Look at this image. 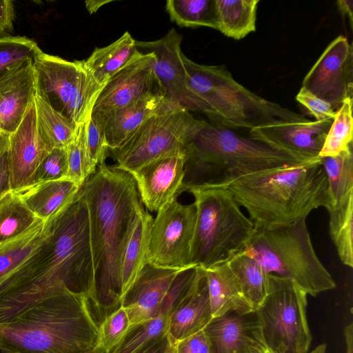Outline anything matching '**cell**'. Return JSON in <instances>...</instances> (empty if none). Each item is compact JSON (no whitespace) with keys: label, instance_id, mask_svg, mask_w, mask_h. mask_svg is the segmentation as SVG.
<instances>
[{"label":"cell","instance_id":"6da1fadb","mask_svg":"<svg viewBox=\"0 0 353 353\" xmlns=\"http://www.w3.org/2000/svg\"><path fill=\"white\" fill-rule=\"evenodd\" d=\"M79 191L88 208L92 254L94 286L89 301L99 325L121 305L122 248L143 204L132 175L105 161L86 179Z\"/></svg>","mask_w":353,"mask_h":353},{"label":"cell","instance_id":"7a4b0ae2","mask_svg":"<svg viewBox=\"0 0 353 353\" xmlns=\"http://www.w3.org/2000/svg\"><path fill=\"white\" fill-rule=\"evenodd\" d=\"M93 286L88 212L79 190L58 212L49 239L13 282L10 309L19 314L65 288L83 293L90 300Z\"/></svg>","mask_w":353,"mask_h":353},{"label":"cell","instance_id":"3957f363","mask_svg":"<svg viewBox=\"0 0 353 353\" xmlns=\"http://www.w3.org/2000/svg\"><path fill=\"white\" fill-rule=\"evenodd\" d=\"M219 188L247 210L257 230L289 225L306 219L314 209L330 205L321 157L245 175Z\"/></svg>","mask_w":353,"mask_h":353},{"label":"cell","instance_id":"277c9868","mask_svg":"<svg viewBox=\"0 0 353 353\" xmlns=\"http://www.w3.org/2000/svg\"><path fill=\"white\" fill-rule=\"evenodd\" d=\"M99 339L88 299L68 288L0 323V343L19 353H85L98 347Z\"/></svg>","mask_w":353,"mask_h":353},{"label":"cell","instance_id":"5b68a950","mask_svg":"<svg viewBox=\"0 0 353 353\" xmlns=\"http://www.w3.org/2000/svg\"><path fill=\"white\" fill-rule=\"evenodd\" d=\"M185 152L183 184L211 187L258 172L309 161L255 140L248 132L208 121Z\"/></svg>","mask_w":353,"mask_h":353},{"label":"cell","instance_id":"8992f818","mask_svg":"<svg viewBox=\"0 0 353 353\" xmlns=\"http://www.w3.org/2000/svg\"><path fill=\"white\" fill-rule=\"evenodd\" d=\"M182 59L188 88L204 105L210 123L248 132L276 122L305 119L251 92L238 83L223 65L199 64L183 53Z\"/></svg>","mask_w":353,"mask_h":353},{"label":"cell","instance_id":"52a82bcc","mask_svg":"<svg viewBox=\"0 0 353 353\" xmlns=\"http://www.w3.org/2000/svg\"><path fill=\"white\" fill-rule=\"evenodd\" d=\"M194 198L196 223L191 263L202 269L228 262L243 252L256 228L225 189L183 185Z\"/></svg>","mask_w":353,"mask_h":353},{"label":"cell","instance_id":"ba28073f","mask_svg":"<svg viewBox=\"0 0 353 353\" xmlns=\"http://www.w3.org/2000/svg\"><path fill=\"white\" fill-rule=\"evenodd\" d=\"M241 254L257 261L266 274L292 280L307 295L316 296L336 288L313 248L306 219L270 229H256Z\"/></svg>","mask_w":353,"mask_h":353},{"label":"cell","instance_id":"9c48e42d","mask_svg":"<svg viewBox=\"0 0 353 353\" xmlns=\"http://www.w3.org/2000/svg\"><path fill=\"white\" fill-rule=\"evenodd\" d=\"M206 123L167 99L119 148L108 150L113 166L129 174L165 156L184 152Z\"/></svg>","mask_w":353,"mask_h":353},{"label":"cell","instance_id":"30bf717a","mask_svg":"<svg viewBox=\"0 0 353 353\" xmlns=\"http://www.w3.org/2000/svg\"><path fill=\"white\" fill-rule=\"evenodd\" d=\"M307 293L291 279L267 275V293L255 310L267 347L275 353H309L312 336Z\"/></svg>","mask_w":353,"mask_h":353},{"label":"cell","instance_id":"8fae6325","mask_svg":"<svg viewBox=\"0 0 353 353\" xmlns=\"http://www.w3.org/2000/svg\"><path fill=\"white\" fill-rule=\"evenodd\" d=\"M32 70L36 95L77 125L90 117L103 88L82 61H70L43 52L33 59Z\"/></svg>","mask_w":353,"mask_h":353},{"label":"cell","instance_id":"7c38bea8","mask_svg":"<svg viewBox=\"0 0 353 353\" xmlns=\"http://www.w3.org/2000/svg\"><path fill=\"white\" fill-rule=\"evenodd\" d=\"M196 214L194 203L182 204L177 199L157 212L150 229L148 263L169 268L196 266L191 263Z\"/></svg>","mask_w":353,"mask_h":353},{"label":"cell","instance_id":"4fadbf2b","mask_svg":"<svg viewBox=\"0 0 353 353\" xmlns=\"http://www.w3.org/2000/svg\"><path fill=\"white\" fill-rule=\"evenodd\" d=\"M302 87L331 105L335 112L353 95V49L347 39H334L304 77Z\"/></svg>","mask_w":353,"mask_h":353},{"label":"cell","instance_id":"5bb4252c","mask_svg":"<svg viewBox=\"0 0 353 353\" xmlns=\"http://www.w3.org/2000/svg\"><path fill=\"white\" fill-rule=\"evenodd\" d=\"M155 56L139 52L102 88L92 113L105 114L153 94H165L155 72Z\"/></svg>","mask_w":353,"mask_h":353},{"label":"cell","instance_id":"9a60e30c","mask_svg":"<svg viewBox=\"0 0 353 353\" xmlns=\"http://www.w3.org/2000/svg\"><path fill=\"white\" fill-rule=\"evenodd\" d=\"M182 36L171 28L163 37L155 41L136 40L141 52H152L155 56V72L168 100L179 104L188 110L205 113L200 100L189 90L187 73L181 49Z\"/></svg>","mask_w":353,"mask_h":353},{"label":"cell","instance_id":"2e32d148","mask_svg":"<svg viewBox=\"0 0 353 353\" xmlns=\"http://www.w3.org/2000/svg\"><path fill=\"white\" fill-rule=\"evenodd\" d=\"M332 121H279L252 128L248 134L274 149L311 161L320 158Z\"/></svg>","mask_w":353,"mask_h":353},{"label":"cell","instance_id":"e0dca14e","mask_svg":"<svg viewBox=\"0 0 353 353\" xmlns=\"http://www.w3.org/2000/svg\"><path fill=\"white\" fill-rule=\"evenodd\" d=\"M185 152L165 156L130 173L142 204L158 212L181 194L185 179Z\"/></svg>","mask_w":353,"mask_h":353},{"label":"cell","instance_id":"ac0fdd59","mask_svg":"<svg viewBox=\"0 0 353 353\" xmlns=\"http://www.w3.org/2000/svg\"><path fill=\"white\" fill-rule=\"evenodd\" d=\"M204 331L212 353H265L268 349L256 311L230 312L212 318Z\"/></svg>","mask_w":353,"mask_h":353},{"label":"cell","instance_id":"d6986e66","mask_svg":"<svg viewBox=\"0 0 353 353\" xmlns=\"http://www.w3.org/2000/svg\"><path fill=\"white\" fill-rule=\"evenodd\" d=\"M185 269L159 267L149 263L144 265L121 303L129 319V330L158 315L173 281Z\"/></svg>","mask_w":353,"mask_h":353},{"label":"cell","instance_id":"ffe728a7","mask_svg":"<svg viewBox=\"0 0 353 353\" xmlns=\"http://www.w3.org/2000/svg\"><path fill=\"white\" fill-rule=\"evenodd\" d=\"M50 151L37 130L33 102L19 127L8 136L11 190L32 184L37 168Z\"/></svg>","mask_w":353,"mask_h":353},{"label":"cell","instance_id":"44dd1931","mask_svg":"<svg viewBox=\"0 0 353 353\" xmlns=\"http://www.w3.org/2000/svg\"><path fill=\"white\" fill-rule=\"evenodd\" d=\"M57 213L46 221L38 219L19 236L0 243V293L48 241Z\"/></svg>","mask_w":353,"mask_h":353},{"label":"cell","instance_id":"7402d4cb","mask_svg":"<svg viewBox=\"0 0 353 353\" xmlns=\"http://www.w3.org/2000/svg\"><path fill=\"white\" fill-rule=\"evenodd\" d=\"M212 319L203 269L169 315L168 334L172 343L201 330Z\"/></svg>","mask_w":353,"mask_h":353},{"label":"cell","instance_id":"603a6c76","mask_svg":"<svg viewBox=\"0 0 353 353\" xmlns=\"http://www.w3.org/2000/svg\"><path fill=\"white\" fill-rule=\"evenodd\" d=\"M32 61H26L0 81V133L12 134L34 102Z\"/></svg>","mask_w":353,"mask_h":353},{"label":"cell","instance_id":"cb8c5ba5","mask_svg":"<svg viewBox=\"0 0 353 353\" xmlns=\"http://www.w3.org/2000/svg\"><path fill=\"white\" fill-rule=\"evenodd\" d=\"M166 100L163 94H153L111 112L92 113L97 115L103 123L108 150L121 146Z\"/></svg>","mask_w":353,"mask_h":353},{"label":"cell","instance_id":"d4e9b609","mask_svg":"<svg viewBox=\"0 0 353 353\" xmlns=\"http://www.w3.org/2000/svg\"><path fill=\"white\" fill-rule=\"evenodd\" d=\"M152 216L141 207L125 236L119 265L121 303L141 270L148 263V239Z\"/></svg>","mask_w":353,"mask_h":353},{"label":"cell","instance_id":"484cf974","mask_svg":"<svg viewBox=\"0 0 353 353\" xmlns=\"http://www.w3.org/2000/svg\"><path fill=\"white\" fill-rule=\"evenodd\" d=\"M203 270L212 318L230 312L243 314L255 311L228 262Z\"/></svg>","mask_w":353,"mask_h":353},{"label":"cell","instance_id":"4316f807","mask_svg":"<svg viewBox=\"0 0 353 353\" xmlns=\"http://www.w3.org/2000/svg\"><path fill=\"white\" fill-rule=\"evenodd\" d=\"M81 186L63 178L32 183L14 192L37 218L46 221L72 201Z\"/></svg>","mask_w":353,"mask_h":353},{"label":"cell","instance_id":"83f0119b","mask_svg":"<svg viewBox=\"0 0 353 353\" xmlns=\"http://www.w3.org/2000/svg\"><path fill=\"white\" fill-rule=\"evenodd\" d=\"M139 52L136 40L126 31L110 44L95 48L82 62L95 83L103 88Z\"/></svg>","mask_w":353,"mask_h":353},{"label":"cell","instance_id":"f1b7e54d","mask_svg":"<svg viewBox=\"0 0 353 353\" xmlns=\"http://www.w3.org/2000/svg\"><path fill=\"white\" fill-rule=\"evenodd\" d=\"M259 0H215L218 30L239 40L256 30Z\"/></svg>","mask_w":353,"mask_h":353},{"label":"cell","instance_id":"f546056e","mask_svg":"<svg viewBox=\"0 0 353 353\" xmlns=\"http://www.w3.org/2000/svg\"><path fill=\"white\" fill-rule=\"evenodd\" d=\"M34 103L37 130L50 150L67 147L74 139L77 125L36 94Z\"/></svg>","mask_w":353,"mask_h":353},{"label":"cell","instance_id":"4dcf8cb0","mask_svg":"<svg viewBox=\"0 0 353 353\" xmlns=\"http://www.w3.org/2000/svg\"><path fill=\"white\" fill-rule=\"evenodd\" d=\"M321 162L328 183L327 210L341 205L353 195L352 146L336 156L321 157Z\"/></svg>","mask_w":353,"mask_h":353},{"label":"cell","instance_id":"1f68e13d","mask_svg":"<svg viewBox=\"0 0 353 353\" xmlns=\"http://www.w3.org/2000/svg\"><path fill=\"white\" fill-rule=\"evenodd\" d=\"M165 10L179 26L218 30L215 0H168Z\"/></svg>","mask_w":353,"mask_h":353},{"label":"cell","instance_id":"d6a6232c","mask_svg":"<svg viewBox=\"0 0 353 353\" xmlns=\"http://www.w3.org/2000/svg\"><path fill=\"white\" fill-rule=\"evenodd\" d=\"M330 234L341 261L353 267V195L339 206L327 210Z\"/></svg>","mask_w":353,"mask_h":353},{"label":"cell","instance_id":"836d02e7","mask_svg":"<svg viewBox=\"0 0 353 353\" xmlns=\"http://www.w3.org/2000/svg\"><path fill=\"white\" fill-rule=\"evenodd\" d=\"M243 292L254 310L261 304L267 293V275L254 259L240 254L228 261Z\"/></svg>","mask_w":353,"mask_h":353},{"label":"cell","instance_id":"e575fe53","mask_svg":"<svg viewBox=\"0 0 353 353\" xmlns=\"http://www.w3.org/2000/svg\"><path fill=\"white\" fill-rule=\"evenodd\" d=\"M38 219L14 191L0 198V243L14 238Z\"/></svg>","mask_w":353,"mask_h":353},{"label":"cell","instance_id":"d590c367","mask_svg":"<svg viewBox=\"0 0 353 353\" xmlns=\"http://www.w3.org/2000/svg\"><path fill=\"white\" fill-rule=\"evenodd\" d=\"M169 315L159 314L128 330L111 353H137L150 346L168 331Z\"/></svg>","mask_w":353,"mask_h":353},{"label":"cell","instance_id":"8d00e7d4","mask_svg":"<svg viewBox=\"0 0 353 353\" xmlns=\"http://www.w3.org/2000/svg\"><path fill=\"white\" fill-rule=\"evenodd\" d=\"M352 99L347 98L336 112L319 157H334L352 147Z\"/></svg>","mask_w":353,"mask_h":353},{"label":"cell","instance_id":"74e56055","mask_svg":"<svg viewBox=\"0 0 353 353\" xmlns=\"http://www.w3.org/2000/svg\"><path fill=\"white\" fill-rule=\"evenodd\" d=\"M42 52L34 40L25 36L0 37V81Z\"/></svg>","mask_w":353,"mask_h":353},{"label":"cell","instance_id":"f35d334b","mask_svg":"<svg viewBox=\"0 0 353 353\" xmlns=\"http://www.w3.org/2000/svg\"><path fill=\"white\" fill-rule=\"evenodd\" d=\"M87 121L77 125L74 139L66 147L68 161L67 178L80 185L92 174L85 145Z\"/></svg>","mask_w":353,"mask_h":353},{"label":"cell","instance_id":"ab89813d","mask_svg":"<svg viewBox=\"0 0 353 353\" xmlns=\"http://www.w3.org/2000/svg\"><path fill=\"white\" fill-rule=\"evenodd\" d=\"M128 314L122 305L106 316L99 323L98 347L103 353H111L129 330Z\"/></svg>","mask_w":353,"mask_h":353},{"label":"cell","instance_id":"60d3db41","mask_svg":"<svg viewBox=\"0 0 353 353\" xmlns=\"http://www.w3.org/2000/svg\"><path fill=\"white\" fill-rule=\"evenodd\" d=\"M85 145L91 171L95 172L98 165L105 161L108 156L104 130L100 118L92 114L87 121Z\"/></svg>","mask_w":353,"mask_h":353},{"label":"cell","instance_id":"b9f144b4","mask_svg":"<svg viewBox=\"0 0 353 353\" xmlns=\"http://www.w3.org/2000/svg\"><path fill=\"white\" fill-rule=\"evenodd\" d=\"M68 153L65 148H54L37 168L32 183L67 178Z\"/></svg>","mask_w":353,"mask_h":353},{"label":"cell","instance_id":"7bdbcfd3","mask_svg":"<svg viewBox=\"0 0 353 353\" xmlns=\"http://www.w3.org/2000/svg\"><path fill=\"white\" fill-rule=\"evenodd\" d=\"M296 101L304 106L316 121L334 119L336 112L331 105L301 87L296 96Z\"/></svg>","mask_w":353,"mask_h":353},{"label":"cell","instance_id":"ee69618b","mask_svg":"<svg viewBox=\"0 0 353 353\" xmlns=\"http://www.w3.org/2000/svg\"><path fill=\"white\" fill-rule=\"evenodd\" d=\"M173 353H212L204 329L174 343Z\"/></svg>","mask_w":353,"mask_h":353},{"label":"cell","instance_id":"f6af8a7d","mask_svg":"<svg viewBox=\"0 0 353 353\" xmlns=\"http://www.w3.org/2000/svg\"><path fill=\"white\" fill-rule=\"evenodd\" d=\"M11 191L8 135L0 133V198Z\"/></svg>","mask_w":353,"mask_h":353},{"label":"cell","instance_id":"bcb514c9","mask_svg":"<svg viewBox=\"0 0 353 353\" xmlns=\"http://www.w3.org/2000/svg\"><path fill=\"white\" fill-rule=\"evenodd\" d=\"M14 19V8L13 1L11 0H0V37L12 30Z\"/></svg>","mask_w":353,"mask_h":353},{"label":"cell","instance_id":"7dc6e473","mask_svg":"<svg viewBox=\"0 0 353 353\" xmlns=\"http://www.w3.org/2000/svg\"><path fill=\"white\" fill-rule=\"evenodd\" d=\"M137 353H173V343L167 334Z\"/></svg>","mask_w":353,"mask_h":353},{"label":"cell","instance_id":"c3c4849f","mask_svg":"<svg viewBox=\"0 0 353 353\" xmlns=\"http://www.w3.org/2000/svg\"><path fill=\"white\" fill-rule=\"evenodd\" d=\"M336 4L343 16L347 15L349 17L350 25L352 26L353 1L352 0H339Z\"/></svg>","mask_w":353,"mask_h":353},{"label":"cell","instance_id":"681fc988","mask_svg":"<svg viewBox=\"0 0 353 353\" xmlns=\"http://www.w3.org/2000/svg\"><path fill=\"white\" fill-rule=\"evenodd\" d=\"M344 336L346 343V353H353V325L350 323L344 328Z\"/></svg>","mask_w":353,"mask_h":353},{"label":"cell","instance_id":"f907efd6","mask_svg":"<svg viewBox=\"0 0 353 353\" xmlns=\"http://www.w3.org/2000/svg\"><path fill=\"white\" fill-rule=\"evenodd\" d=\"M111 0H90L85 1V4L87 10L90 14H92L97 12V10L102 6L109 3H111Z\"/></svg>","mask_w":353,"mask_h":353},{"label":"cell","instance_id":"816d5d0a","mask_svg":"<svg viewBox=\"0 0 353 353\" xmlns=\"http://www.w3.org/2000/svg\"><path fill=\"white\" fill-rule=\"evenodd\" d=\"M327 350L325 344H321L316 346L313 350L309 352V353H323L324 351ZM265 353H275L269 349L265 352Z\"/></svg>","mask_w":353,"mask_h":353},{"label":"cell","instance_id":"f5cc1de1","mask_svg":"<svg viewBox=\"0 0 353 353\" xmlns=\"http://www.w3.org/2000/svg\"><path fill=\"white\" fill-rule=\"evenodd\" d=\"M0 353H19L0 343Z\"/></svg>","mask_w":353,"mask_h":353},{"label":"cell","instance_id":"db71d44e","mask_svg":"<svg viewBox=\"0 0 353 353\" xmlns=\"http://www.w3.org/2000/svg\"><path fill=\"white\" fill-rule=\"evenodd\" d=\"M85 353H103L102 350L98 347L96 349Z\"/></svg>","mask_w":353,"mask_h":353},{"label":"cell","instance_id":"11a10c76","mask_svg":"<svg viewBox=\"0 0 353 353\" xmlns=\"http://www.w3.org/2000/svg\"><path fill=\"white\" fill-rule=\"evenodd\" d=\"M327 352V350L324 351L323 353H326Z\"/></svg>","mask_w":353,"mask_h":353}]
</instances>
